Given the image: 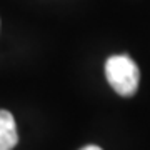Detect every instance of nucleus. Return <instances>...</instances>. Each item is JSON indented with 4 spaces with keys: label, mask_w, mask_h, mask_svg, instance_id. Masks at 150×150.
I'll use <instances>...</instances> for the list:
<instances>
[{
    "label": "nucleus",
    "mask_w": 150,
    "mask_h": 150,
    "mask_svg": "<svg viewBox=\"0 0 150 150\" xmlns=\"http://www.w3.org/2000/svg\"><path fill=\"white\" fill-rule=\"evenodd\" d=\"M105 77L118 95L132 97L139 88L140 70L129 55H112L105 62Z\"/></svg>",
    "instance_id": "f257e3e1"
},
{
    "label": "nucleus",
    "mask_w": 150,
    "mask_h": 150,
    "mask_svg": "<svg viewBox=\"0 0 150 150\" xmlns=\"http://www.w3.org/2000/svg\"><path fill=\"white\" fill-rule=\"evenodd\" d=\"M17 142L18 135L13 115L7 110H0V150H12Z\"/></svg>",
    "instance_id": "f03ea898"
},
{
    "label": "nucleus",
    "mask_w": 150,
    "mask_h": 150,
    "mask_svg": "<svg viewBox=\"0 0 150 150\" xmlns=\"http://www.w3.org/2000/svg\"><path fill=\"white\" fill-rule=\"evenodd\" d=\"M80 150H102L100 147H97V145H87V147H83V149Z\"/></svg>",
    "instance_id": "7ed1b4c3"
}]
</instances>
